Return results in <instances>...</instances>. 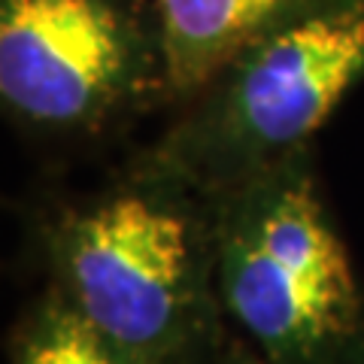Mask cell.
I'll use <instances>...</instances> for the list:
<instances>
[{
    "label": "cell",
    "instance_id": "cell-1",
    "mask_svg": "<svg viewBox=\"0 0 364 364\" xmlns=\"http://www.w3.org/2000/svg\"><path fill=\"white\" fill-rule=\"evenodd\" d=\"M364 79V0H318L261 33L188 97L155 164L219 198L304 152Z\"/></svg>",
    "mask_w": 364,
    "mask_h": 364
},
{
    "label": "cell",
    "instance_id": "cell-2",
    "mask_svg": "<svg viewBox=\"0 0 364 364\" xmlns=\"http://www.w3.org/2000/svg\"><path fill=\"white\" fill-rule=\"evenodd\" d=\"M213 261L240 325L277 364H331L358 328V286L306 152L213 198Z\"/></svg>",
    "mask_w": 364,
    "mask_h": 364
},
{
    "label": "cell",
    "instance_id": "cell-3",
    "mask_svg": "<svg viewBox=\"0 0 364 364\" xmlns=\"http://www.w3.org/2000/svg\"><path fill=\"white\" fill-rule=\"evenodd\" d=\"M195 195L203 191L152 164L131 186L73 213L55 234L73 310L136 361L173 346L195 313L203 246H213Z\"/></svg>",
    "mask_w": 364,
    "mask_h": 364
},
{
    "label": "cell",
    "instance_id": "cell-4",
    "mask_svg": "<svg viewBox=\"0 0 364 364\" xmlns=\"http://www.w3.org/2000/svg\"><path fill=\"white\" fill-rule=\"evenodd\" d=\"M170 97L155 0H0V100L21 124L88 134Z\"/></svg>",
    "mask_w": 364,
    "mask_h": 364
},
{
    "label": "cell",
    "instance_id": "cell-5",
    "mask_svg": "<svg viewBox=\"0 0 364 364\" xmlns=\"http://www.w3.org/2000/svg\"><path fill=\"white\" fill-rule=\"evenodd\" d=\"M167 31L170 97H195L237 52L318 0H155Z\"/></svg>",
    "mask_w": 364,
    "mask_h": 364
},
{
    "label": "cell",
    "instance_id": "cell-6",
    "mask_svg": "<svg viewBox=\"0 0 364 364\" xmlns=\"http://www.w3.org/2000/svg\"><path fill=\"white\" fill-rule=\"evenodd\" d=\"M21 364H140L107 343L73 306L55 310L31 337Z\"/></svg>",
    "mask_w": 364,
    "mask_h": 364
}]
</instances>
